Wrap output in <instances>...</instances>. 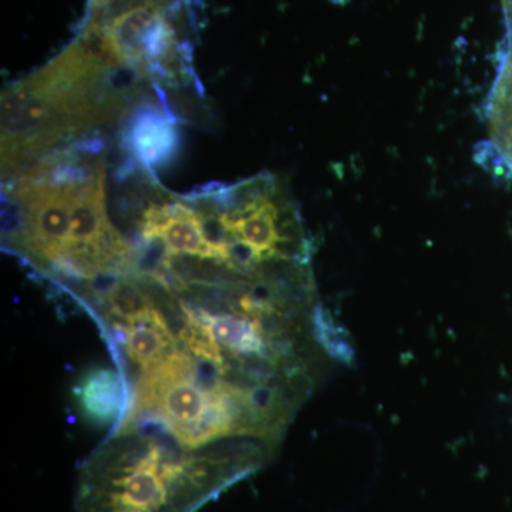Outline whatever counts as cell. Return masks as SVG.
<instances>
[{
    "label": "cell",
    "instance_id": "cell-1",
    "mask_svg": "<svg viewBox=\"0 0 512 512\" xmlns=\"http://www.w3.org/2000/svg\"><path fill=\"white\" fill-rule=\"evenodd\" d=\"M249 443L190 450L154 424L121 426L84 461L76 512H197L272 456Z\"/></svg>",
    "mask_w": 512,
    "mask_h": 512
},
{
    "label": "cell",
    "instance_id": "cell-4",
    "mask_svg": "<svg viewBox=\"0 0 512 512\" xmlns=\"http://www.w3.org/2000/svg\"><path fill=\"white\" fill-rule=\"evenodd\" d=\"M80 397L84 410L99 423L119 419L127 403L126 389L120 376L110 370H97L87 376L80 386Z\"/></svg>",
    "mask_w": 512,
    "mask_h": 512
},
{
    "label": "cell",
    "instance_id": "cell-5",
    "mask_svg": "<svg viewBox=\"0 0 512 512\" xmlns=\"http://www.w3.org/2000/svg\"><path fill=\"white\" fill-rule=\"evenodd\" d=\"M114 0H90V6H92L93 12H99L104 6L110 5Z\"/></svg>",
    "mask_w": 512,
    "mask_h": 512
},
{
    "label": "cell",
    "instance_id": "cell-3",
    "mask_svg": "<svg viewBox=\"0 0 512 512\" xmlns=\"http://www.w3.org/2000/svg\"><path fill=\"white\" fill-rule=\"evenodd\" d=\"M128 140L141 163L156 167L173 156L177 148V126L163 113H140L131 124Z\"/></svg>",
    "mask_w": 512,
    "mask_h": 512
},
{
    "label": "cell",
    "instance_id": "cell-2",
    "mask_svg": "<svg viewBox=\"0 0 512 512\" xmlns=\"http://www.w3.org/2000/svg\"><path fill=\"white\" fill-rule=\"evenodd\" d=\"M110 45L126 64L141 73L158 67L165 77L167 64L175 56L177 37L164 16L163 6L153 0L131 6L103 26Z\"/></svg>",
    "mask_w": 512,
    "mask_h": 512
}]
</instances>
